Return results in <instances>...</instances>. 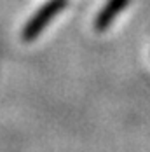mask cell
Returning a JSON list of instances; mask_svg holds the SVG:
<instances>
[{
	"label": "cell",
	"mask_w": 150,
	"mask_h": 152,
	"mask_svg": "<svg viewBox=\"0 0 150 152\" xmlns=\"http://www.w3.org/2000/svg\"><path fill=\"white\" fill-rule=\"evenodd\" d=\"M66 4H68V0H49L47 4H44L35 14L31 16L30 21L25 25L23 33H21L23 40H25V42L35 40V39L42 33V30L52 21V18L58 16L61 11L66 7Z\"/></svg>",
	"instance_id": "obj_1"
},
{
	"label": "cell",
	"mask_w": 150,
	"mask_h": 152,
	"mask_svg": "<svg viewBox=\"0 0 150 152\" xmlns=\"http://www.w3.org/2000/svg\"><path fill=\"white\" fill-rule=\"evenodd\" d=\"M127 4L129 0H108L94 19V28L98 31H105L114 23V19L127 7Z\"/></svg>",
	"instance_id": "obj_2"
}]
</instances>
